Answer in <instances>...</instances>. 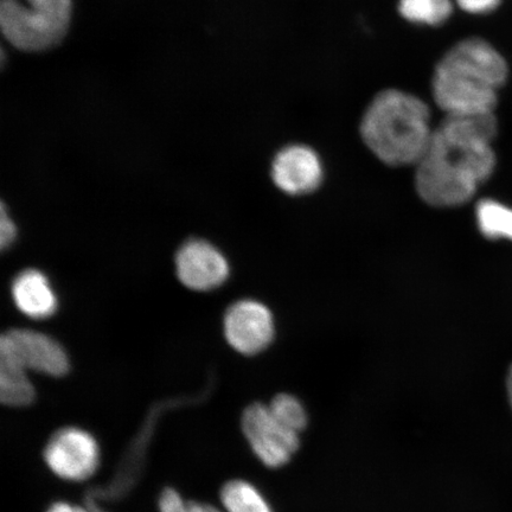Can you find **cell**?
I'll return each mask as SVG.
<instances>
[{
  "label": "cell",
  "instance_id": "cell-1",
  "mask_svg": "<svg viewBox=\"0 0 512 512\" xmlns=\"http://www.w3.org/2000/svg\"><path fill=\"white\" fill-rule=\"evenodd\" d=\"M497 133L494 113L446 115L416 165V190L422 200L434 207L469 202L494 175L497 158L492 143Z\"/></svg>",
  "mask_w": 512,
  "mask_h": 512
},
{
  "label": "cell",
  "instance_id": "cell-2",
  "mask_svg": "<svg viewBox=\"0 0 512 512\" xmlns=\"http://www.w3.org/2000/svg\"><path fill=\"white\" fill-rule=\"evenodd\" d=\"M509 75L507 60L492 44L467 38L448 51L435 69L434 100L446 115L492 114Z\"/></svg>",
  "mask_w": 512,
  "mask_h": 512
},
{
  "label": "cell",
  "instance_id": "cell-3",
  "mask_svg": "<svg viewBox=\"0 0 512 512\" xmlns=\"http://www.w3.org/2000/svg\"><path fill=\"white\" fill-rule=\"evenodd\" d=\"M430 108L424 101L388 89L371 102L361 125L364 143L383 163L418 165L433 136Z\"/></svg>",
  "mask_w": 512,
  "mask_h": 512
},
{
  "label": "cell",
  "instance_id": "cell-4",
  "mask_svg": "<svg viewBox=\"0 0 512 512\" xmlns=\"http://www.w3.org/2000/svg\"><path fill=\"white\" fill-rule=\"evenodd\" d=\"M18 0L0 2V27L12 46L35 53L57 46L66 36L72 0Z\"/></svg>",
  "mask_w": 512,
  "mask_h": 512
},
{
  "label": "cell",
  "instance_id": "cell-5",
  "mask_svg": "<svg viewBox=\"0 0 512 512\" xmlns=\"http://www.w3.org/2000/svg\"><path fill=\"white\" fill-rule=\"evenodd\" d=\"M55 476L67 482H85L100 465V447L93 435L79 427H63L51 435L43 452Z\"/></svg>",
  "mask_w": 512,
  "mask_h": 512
},
{
  "label": "cell",
  "instance_id": "cell-6",
  "mask_svg": "<svg viewBox=\"0 0 512 512\" xmlns=\"http://www.w3.org/2000/svg\"><path fill=\"white\" fill-rule=\"evenodd\" d=\"M243 434L260 462L271 469L283 467L299 448V434L275 418L270 406L253 403L242 414Z\"/></svg>",
  "mask_w": 512,
  "mask_h": 512
},
{
  "label": "cell",
  "instance_id": "cell-7",
  "mask_svg": "<svg viewBox=\"0 0 512 512\" xmlns=\"http://www.w3.org/2000/svg\"><path fill=\"white\" fill-rule=\"evenodd\" d=\"M0 348L10 352L28 371L62 377L70 369L66 349L55 338L29 329H11L0 338Z\"/></svg>",
  "mask_w": 512,
  "mask_h": 512
},
{
  "label": "cell",
  "instance_id": "cell-8",
  "mask_svg": "<svg viewBox=\"0 0 512 512\" xmlns=\"http://www.w3.org/2000/svg\"><path fill=\"white\" fill-rule=\"evenodd\" d=\"M223 332L228 344L245 356L264 351L273 341L274 320L270 310L255 300H240L224 315Z\"/></svg>",
  "mask_w": 512,
  "mask_h": 512
},
{
  "label": "cell",
  "instance_id": "cell-9",
  "mask_svg": "<svg viewBox=\"0 0 512 512\" xmlns=\"http://www.w3.org/2000/svg\"><path fill=\"white\" fill-rule=\"evenodd\" d=\"M176 274L189 290L209 292L226 283L230 268L226 256L201 239H191L178 249L175 258Z\"/></svg>",
  "mask_w": 512,
  "mask_h": 512
},
{
  "label": "cell",
  "instance_id": "cell-10",
  "mask_svg": "<svg viewBox=\"0 0 512 512\" xmlns=\"http://www.w3.org/2000/svg\"><path fill=\"white\" fill-rule=\"evenodd\" d=\"M272 178L274 184L288 195L310 194L322 183V162L310 147L288 146L274 158Z\"/></svg>",
  "mask_w": 512,
  "mask_h": 512
},
{
  "label": "cell",
  "instance_id": "cell-11",
  "mask_svg": "<svg viewBox=\"0 0 512 512\" xmlns=\"http://www.w3.org/2000/svg\"><path fill=\"white\" fill-rule=\"evenodd\" d=\"M11 297L25 317L44 320L59 309V298L46 274L35 268L19 272L11 284Z\"/></svg>",
  "mask_w": 512,
  "mask_h": 512
},
{
  "label": "cell",
  "instance_id": "cell-12",
  "mask_svg": "<svg viewBox=\"0 0 512 512\" xmlns=\"http://www.w3.org/2000/svg\"><path fill=\"white\" fill-rule=\"evenodd\" d=\"M29 371L10 352L0 348V400L15 408L28 407L36 399Z\"/></svg>",
  "mask_w": 512,
  "mask_h": 512
},
{
  "label": "cell",
  "instance_id": "cell-13",
  "mask_svg": "<svg viewBox=\"0 0 512 512\" xmlns=\"http://www.w3.org/2000/svg\"><path fill=\"white\" fill-rule=\"evenodd\" d=\"M220 496L227 512H273L265 496L247 480H230L223 485Z\"/></svg>",
  "mask_w": 512,
  "mask_h": 512
},
{
  "label": "cell",
  "instance_id": "cell-14",
  "mask_svg": "<svg viewBox=\"0 0 512 512\" xmlns=\"http://www.w3.org/2000/svg\"><path fill=\"white\" fill-rule=\"evenodd\" d=\"M476 217L485 238L512 241V208L507 204L486 198L477 204Z\"/></svg>",
  "mask_w": 512,
  "mask_h": 512
},
{
  "label": "cell",
  "instance_id": "cell-15",
  "mask_svg": "<svg viewBox=\"0 0 512 512\" xmlns=\"http://www.w3.org/2000/svg\"><path fill=\"white\" fill-rule=\"evenodd\" d=\"M399 11L407 21L431 25L443 24L452 15V0H400Z\"/></svg>",
  "mask_w": 512,
  "mask_h": 512
},
{
  "label": "cell",
  "instance_id": "cell-16",
  "mask_svg": "<svg viewBox=\"0 0 512 512\" xmlns=\"http://www.w3.org/2000/svg\"><path fill=\"white\" fill-rule=\"evenodd\" d=\"M270 409L275 418L281 424L294 433L300 434L307 425V415L305 409L296 398L288 394H280L270 403Z\"/></svg>",
  "mask_w": 512,
  "mask_h": 512
},
{
  "label": "cell",
  "instance_id": "cell-17",
  "mask_svg": "<svg viewBox=\"0 0 512 512\" xmlns=\"http://www.w3.org/2000/svg\"><path fill=\"white\" fill-rule=\"evenodd\" d=\"M159 512H221L214 505L201 502L185 501L174 489L162 491L158 501Z\"/></svg>",
  "mask_w": 512,
  "mask_h": 512
},
{
  "label": "cell",
  "instance_id": "cell-18",
  "mask_svg": "<svg viewBox=\"0 0 512 512\" xmlns=\"http://www.w3.org/2000/svg\"><path fill=\"white\" fill-rule=\"evenodd\" d=\"M0 247H2V251H6L14 245L17 240L18 230L14 220L11 219V216L8 214V210H6L5 204H2V209H0Z\"/></svg>",
  "mask_w": 512,
  "mask_h": 512
},
{
  "label": "cell",
  "instance_id": "cell-19",
  "mask_svg": "<svg viewBox=\"0 0 512 512\" xmlns=\"http://www.w3.org/2000/svg\"><path fill=\"white\" fill-rule=\"evenodd\" d=\"M459 8L471 15H488L502 5L503 0H456Z\"/></svg>",
  "mask_w": 512,
  "mask_h": 512
},
{
  "label": "cell",
  "instance_id": "cell-20",
  "mask_svg": "<svg viewBox=\"0 0 512 512\" xmlns=\"http://www.w3.org/2000/svg\"><path fill=\"white\" fill-rule=\"evenodd\" d=\"M46 512H91L80 505H74L68 502H55L50 505Z\"/></svg>",
  "mask_w": 512,
  "mask_h": 512
},
{
  "label": "cell",
  "instance_id": "cell-21",
  "mask_svg": "<svg viewBox=\"0 0 512 512\" xmlns=\"http://www.w3.org/2000/svg\"><path fill=\"white\" fill-rule=\"evenodd\" d=\"M507 390H508V398H509L510 406L512 409V367L510 368L509 374H508Z\"/></svg>",
  "mask_w": 512,
  "mask_h": 512
}]
</instances>
